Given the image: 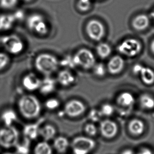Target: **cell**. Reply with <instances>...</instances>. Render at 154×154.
Masks as SVG:
<instances>
[{
  "instance_id": "cell-1",
  "label": "cell",
  "mask_w": 154,
  "mask_h": 154,
  "mask_svg": "<svg viewBox=\"0 0 154 154\" xmlns=\"http://www.w3.org/2000/svg\"><path fill=\"white\" fill-rule=\"evenodd\" d=\"M19 110L25 119H35L41 113V105L39 100L32 95H25L20 98L18 102Z\"/></svg>"
},
{
  "instance_id": "cell-2",
  "label": "cell",
  "mask_w": 154,
  "mask_h": 154,
  "mask_svg": "<svg viewBox=\"0 0 154 154\" xmlns=\"http://www.w3.org/2000/svg\"><path fill=\"white\" fill-rule=\"evenodd\" d=\"M34 64L39 72L46 76H50L57 69L60 61L53 55L42 53L36 57Z\"/></svg>"
},
{
  "instance_id": "cell-3",
  "label": "cell",
  "mask_w": 154,
  "mask_h": 154,
  "mask_svg": "<svg viewBox=\"0 0 154 154\" xmlns=\"http://www.w3.org/2000/svg\"><path fill=\"white\" fill-rule=\"evenodd\" d=\"M27 26L31 31L40 35H45L49 31L46 19L43 15L38 13H34L28 17Z\"/></svg>"
},
{
  "instance_id": "cell-4",
  "label": "cell",
  "mask_w": 154,
  "mask_h": 154,
  "mask_svg": "<svg viewBox=\"0 0 154 154\" xmlns=\"http://www.w3.org/2000/svg\"><path fill=\"white\" fill-rule=\"evenodd\" d=\"M73 57L76 66H79L85 69H92L96 64L94 54L87 48L80 49Z\"/></svg>"
},
{
  "instance_id": "cell-5",
  "label": "cell",
  "mask_w": 154,
  "mask_h": 154,
  "mask_svg": "<svg viewBox=\"0 0 154 154\" xmlns=\"http://www.w3.org/2000/svg\"><path fill=\"white\" fill-rule=\"evenodd\" d=\"M19 133L12 126H6L0 129V146L10 148L17 146L19 140Z\"/></svg>"
},
{
  "instance_id": "cell-6",
  "label": "cell",
  "mask_w": 154,
  "mask_h": 154,
  "mask_svg": "<svg viewBox=\"0 0 154 154\" xmlns=\"http://www.w3.org/2000/svg\"><path fill=\"white\" fill-rule=\"evenodd\" d=\"M141 43L135 38H127L119 44L117 50L119 53L128 57L137 56L142 51Z\"/></svg>"
},
{
  "instance_id": "cell-7",
  "label": "cell",
  "mask_w": 154,
  "mask_h": 154,
  "mask_svg": "<svg viewBox=\"0 0 154 154\" xmlns=\"http://www.w3.org/2000/svg\"><path fill=\"white\" fill-rule=\"evenodd\" d=\"M95 146L96 143L94 140L85 136L75 137L71 144L74 154H88Z\"/></svg>"
},
{
  "instance_id": "cell-8",
  "label": "cell",
  "mask_w": 154,
  "mask_h": 154,
  "mask_svg": "<svg viewBox=\"0 0 154 154\" xmlns=\"http://www.w3.org/2000/svg\"><path fill=\"white\" fill-rule=\"evenodd\" d=\"M86 32L91 40L100 41L105 34V28L102 22L96 19H92L86 25Z\"/></svg>"
},
{
  "instance_id": "cell-9",
  "label": "cell",
  "mask_w": 154,
  "mask_h": 154,
  "mask_svg": "<svg viewBox=\"0 0 154 154\" xmlns=\"http://www.w3.org/2000/svg\"><path fill=\"white\" fill-rule=\"evenodd\" d=\"M1 41L4 48L11 54H19L24 48L22 41L19 36L15 35L4 36L2 38Z\"/></svg>"
},
{
  "instance_id": "cell-10",
  "label": "cell",
  "mask_w": 154,
  "mask_h": 154,
  "mask_svg": "<svg viewBox=\"0 0 154 154\" xmlns=\"http://www.w3.org/2000/svg\"><path fill=\"white\" fill-rule=\"evenodd\" d=\"M86 106L83 103L77 100H72L66 103L65 113L70 117L75 118L81 116L85 112Z\"/></svg>"
},
{
  "instance_id": "cell-11",
  "label": "cell",
  "mask_w": 154,
  "mask_h": 154,
  "mask_svg": "<svg viewBox=\"0 0 154 154\" xmlns=\"http://www.w3.org/2000/svg\"><path fill=\"white\" fill-rule=\"evenodd\" d=\"M133 72L136 75H140L142 81L146 85L154 83V71L149 67L137 64L134 66Z\"/></svg>"
},
{
  "instance_id": "cell-12",
  "label": "cell",
  "mask_w": 154,
  "mask_h": 154,
  "mask_svg": "<svg viewBox=\"0 0 154 154\" xmlns=\"http://www.w3.org/2000/svg\"><path fill=\"white\" fill-rule=\"evenodd\" d=\"M118 126L114 121L106 119L100 122V131L104 137L107 139L114 137L118 133Z\"/></svg>"
},
{
  "instance_id": "cell-13",
  "label": "cell",
  "mask_w": 154,
  "mask_h": 154,
  "mask_svg": "<svg viewBox=\"0 0 154 154\" xmlns=\"http://www.w3.org/2000/svg\"><path fill=\"white\" fill-rule=\"evenodd\" d=\"M125 66V61L119 55L112 56L108 61L107 69L112 75H117L123 71Z\"/></svg>"
},
{
  "instance_id": "cell-14",
  "label": "cell",
  "mask_w": 154,
  "mask_h": 154,
  "mask_svg": "<svg viewBox=\"0 0 154 154\" xmlns=\"http://www.w3.org/2000/svg\"><path fill=\"white\" fill-rule=\"evenodd\" d=\"M42 80L37 75L33 73H29L23 77L22 80L24 88L29 91H34L39 90Z\"/></svg>"
},
{
  "instance_id": "cell-15",
  "label": "cell",
  "mask_w": 154,
  "mask_h": 154,
  "mask_svg": "<svg viewBox=\"0 0 154 154\" xmlns=\"http://www.w3.org/2000/svg\"><path fill=\"white\" fill-rule=\"evenodd\" d=\"M75 81V76L67 69L60 71L57 76V82L63 86H69L73 85Z\"/></svg>"
},
{
  "instance_id": "cell-16",
  "label": "cell",
  "mask_w": 154,
  "mask_h": 154,
  "mask_svg": "<svg viewBox=\"0 0 154 154\" xmlns=\"http://www.w3.org/2000/svg\"><path fill=\"white\" fill-rule=\"evenodd\" d=\"M150 24L149 19L145 14H139L134 18L132 21V26L134 29L138 31L145 30Z\"/></svg>"
},
{
  "instance_id": "cell-17",
  "label": "cell",
  "mask_w": 154,
  "mask_h": 154,
  "mask_svg": "<svg viewBox=\"0 0 154 154\" xmlns=\"http://www.w3.org/2000/svg\"><path fill=\"white\" fill-rule=\"evenodd\" d=\"M117 103L124 108L132 107L135 103V98L133 95L128 92L122 93L117 97Z\"/></svg>"
},
{
  "instance_id": "cell-18",
  "label": "cell",
  "mask_w": 154,
  "mask_h": 154,
  "mask_svg": "<svg viewBox=\"0 0 154 154\" xmlns=\"http://www.w3.org/2000/svg\"><path fill=\"white\" fill-rule=\"evenodd\" d=\"M145 128L144 122L140 119H133L128 124L129 132L134 136L141 135L144 133Z\"/></svg>"
},
{
  "instance_id": "cell-19",
  "label": "cell",
  "mask_w": 154,
  "mask_h": 154,
  "mask_svg": "<svg viewBox=\"0 0 154 154\" xmlns=\"http://www.w3.org/2000/svg\"><path fill=\"white\" fill-rule=\"evenodd\" d=\"M46 77L42 80L39 90L42 94L48 95L54 91L56 87V82L51 77Z\"/></svg>"
},
{
  "instance_id": "cell-20",
  "label": "cell",
  "mask_w": 154,
  "mask_h": 154,
  "mask_svg": "<svg viewBox=\"0 0 154 154\" xmlns=\"http://www.w3.org/2000/svg\"><path fill=\"white\" fill-rule=\"evenodd\" d=\"M56 134V128L50 124H48L40 128L39 135L41 136L45 141L52 140L55 136Z\"/></svg>"
},
{
  "instance_id": "cell-21",
  "label": "cell",
  "mask_w": 154,
  "mask_h": 154,
  "mask_svg": "<svg viewBox=\"0 0 154 154\" xmlns=\"http://www.w3.org/2000/svg\"><path fill=\"white\" fill-rule=\"evenodd\" d=\"M53 146L57 152L60 154L64 153L69 148V140L65 137L59 136L54 140Z\"/></svg>"
},
{
  "instance_id": "cell-22",
  "label": "cell",
  "mask_w": 154,
  "mask_h": 154,
  "mask_svg": "<svg viewBox=\"0 0 154 154\" xmlns=\"http://www.w3.org/2000/svg\"><path fill=\"white\" fill-rule=\"evenodd\" d=\"M15 17L12 15H2L0 16V30L6 31L12 27Z\"/></svg>"
},
{
  "instance_id": "cell-23",
  "label": "cell",
  "mask_w": 154,
  "mask_h": 154,
  "mask_svg": "<svg viewBox=\"0 0 154 154\" xmlns=\"http://www.w3.org/2000/svg\"><path fill=\"white\" fill-rule=\"evenodd\" d=\"M96 53L98 56L102 59L107 58L112 53V48L110 45L106 43H100L97 46Z\"/></svg>"
},
{
  "instance_id": "cell-24",
  "label": "cell",
  "mask_w": 154,
  "mask_h": 154,
  "mask_svg": "<svg viewBox=\"0 0 154 154\" xmlns=\"http://www.w3.org/2000/svg\"><path fill=\"white\" fill-rule=\"evenodd\" d=\"M140 103L143 108L150 110L154 108V97L149 94H143L140 97Z\"/></svg>"
},
{
  "instance_id": "cell-25",
  "label": "cell",
  "mask_w": 154,
  "mask_h": 154,
  "mask_svg": "<svg viewBox=\"0 0 154 154\" xmlns=\"http://www.w3.org/2000/svg\"><path fill=\"white\" fill-rule=\"evenodd\" d=\"M1 119L6 126H11L17 119V114L14 110L8 109L2 113Z\"/></svg>"
},
{
  "instance_id": "cell-26",
  "label": "cell",
  "mask_w": 154,
  "mask_h": 154,
  "mask_svg": "<svg viewBox=\"0 0 154 154\" xmlns=\"http://www.w3.org/2000/svg\"><path fill=\"white\" fill-rule=\"evenodd\" d=\"M52 147L46 141L38 143L34 149V154H52Z\"/></svg>"
},
{
  "instance_id": "cell-27",
  "label": "cell",
  "mask_w": 154,
  "mask_h": 154,
  "mask_svg": "<svg viewBox=\"0 0 154 154\" xmlns=\"http://www.w3.org/2000/svg\"><path fill=\"white\" fill-rule=\"evenodd\" d=\"M40 128L36 125H28L24 127V134L26 137L34 140L39 135Z\"/></svg>"
},
{
  "instance_id": "cell-28",
  "label": "cell",
  "mask_w": 154,
  "mask_h": 154,
  "mask_svg": "<svg viewBox=\"0 0 154 154\" xmlns=\"http://www.w3.org/2000/svg\"><path fill=\"white\" fill-rule=\"evenodd\" d=\"M99 111L102 117H109L113 114L115 108L112 105L109 103H105L101 106Z\"/></svg>"
},
{
  "instance_id": "cell-29",
  "label": "cell",
  "mask_w": 154,
  "mask_h": 154,
  "mask_svg": "<svg viewBox=\"0 0 154 154\" xmlns=\"http://www.w3.org/2000/svg\"><path fill=\"white\" fill-rule=\"evenodd\" d=\"M93 0H78L77 8L79 10L85 12L90 10L92 6Z\"/></svg>"
},
{
  "instance_id": "cell-30",
  "label": "cell",
  "mask_w": 154,
  "mask_h": 154,
  "mask_svg": "<svg viewBox=\"0 0 154 154\" xmlns=\"http://www.w3.org/2000/svg\"><path fill=\"white\" fill-rule=\"evenodd\" d=\"M92 69L94 74L98 77H103L106 74L107 69L102 63L95 64Z\"/></svg>"
},
{
  "instance_id": "cell-31",
  "label": "cell",
  "mask_w": 154,
  "mask_h": 154,
  "mask_svg": "<svg viewBox=\"0 0 154 154\" xmlns=\"http://www.w3.org/2000/svg\"><path fill=\"white\" fill-rule=\"evenodd\" d=\"M84 131L88 135L90 136H94L97 133L98 129L94 124L88 123L84 127Z\"/></svg>"
},
{
  "instance_id": "cell-32",
  "label": "cell",
  "mask_w": 154,
  "mask_h": 154,
  "mask_svg": "<svg viewBox=\"0 0 154 154\" xmlns=\"http://www.w3.org/2000/svg\"><path fill=\"white\" fill-rule=\"evenodd\" d=\"M60 64H61L63 66L66 67L69 69L74 68L76 66L75 63L73 60V56H66L60 62Z\"/></svg>"
},
{
  "instance_id": "cell-33",
  "label": "cell",
  "mask_w": 154,
  "mask_h": 154,
  "mask_svg": "<svg viewBox=\"0 0 154 154\" xmlns=\"http://www.w3.org/2000/svg\"><path fill=\"white\" fill-rule=\"evenodd\" d=\"M45 106L47 108L50 110H54L58 108L60 106V102L56 98L48 99L45 102Z\"/></svg>"
},
{
  "instance_id": "cell-34",
  "label": "cell",
  "mask_w": 154,
  "mask_h": 154,
  "mask_svg": "<svg viewBox=\"0 0 154 154\" xmlns=\"http://www.w3.org/2000/svg\"><path fill=\"white\" fill-rule=\"evenodd\" d=\"M18 0H0V6L4 8H11L14 7Z\"/></svg>"
},
{
  "instance_id": "cell-35",
  "label": "cell",
  "mask_w": 154,
  "mask_h": 154,
  "mask_svg": "<svg viewBox=\"0 0 154 154\" xmlns=\"http://www.w3.org/2000/svg\"><path fill=\"white\" fill-rule=\"evenodd\" d=\"M10 59L7 54L4 53H0V70L4 69L8 64Z\"/></svg>"
},
{
  "instance_id": "cell-36",
  "label": "cell",
  "mask_w": 154,
  "mask_h": 154,
  "mask_svg": "<svg viewBox=\"0 0 154 154\" xmlns=\"http://www.w3.org/2000/svg\"><path fill=\"white\" fill-rule=\"evenodd\" d=\"M89 117L91 121L94 122H97L99 121L100 118L102 117V116L100 115L99 110L93 109V110H91V112H90Z\"/></svg>"
},
{
  "instance_id": "cell-37",
  "label": "cell",
  "mask_w": 154,
  "mask_h": 154,
  "mask_svg": "<svg viewBox=\"0 0 154 154\" xmlns=\"http://www.w3.org/2000/svg\"><path fill=\"white\" fill-rule=\"evenodd\" d=\"M17 151L19 154H27L28 148L22 145H17Z\"/></svg>"
},
{
  "instance_id": "cell-38",
  "label": "cell",
  "mask_w": 154,
  "mask_h": 154,
  "mask_svg": "<svg viewBox=\"0 0 154 154\" xmlns=\"http://www.w3.org/2000/svg\"><path fill=\"white\" fill-rule=\"evenodd\" d=\"M138 154H153L152 152L148 148H143L140 151Z\"/></svg>"
},
{
  "instance_id": "cell-39",
  "label": "cell",
  "mask_w": 154,
  "mask_h": 154,
  "mask_svg": "<svg viewBox=\"0 0 154 154\" xmlns=\"http://www.w3.org/2000/svg\"><path fill=\"white\" fill-rule=\"evenodd\" d=\"M121 154H135L133 150L129 149H127L126 150H124Z\"/></svg>"
},
{
  "instance_id": "cell-40",
  "label": "cell",
  "mask_w": 154,
  "mask_h": 154,
  "mask_svg": "<svg viewBox=\"0 0 154 154\" xmlns=\"http://www.w3.org/2000/svg\"><path fill=\"white\" fill-rule=\"evenodd\" d=\"M150 48H151L152 51V53L154 54V40L152 41V43H151Z\"/></svg>"
},
{
  "instance_id": "cell-41",
  "label": "cell",
  "mask_w": 154,
  "mask_h": 154,
  "mask_svg": "<svg viewBox=\"0 0 154 154\" xmlns=\"http://www.w3.org/2000/svg\"><path fill=\"white\" fill-rule=\"evenodd\" d=\"M151 16L152 17V19L154 20V10L152 11V13H151Z\"/></svg>"
},
{
  "instance_id": "cell-42",
  "label": "cell",
  "mask_w": 154,
  "mask_h": 154,
  "mask_svg": "<svg viewBox=\"0 0 154 154\" xmlns=\"http://www.w3.org/2000/svg\"><path fill=\"white\" fill-rule=\"evenodd\" d=\"M23 1H24L25 2H31V1H33V0H23Z\"/></svg>"
},
{
  "instance_id": "cell-43",
  "label": "cell",
  "mask_w": 154,
  "mask_h": 154,
  "mask_svg": "<svg viewBox=\"0 0 154 154\" xmlns=\"http://www.w3.org/2000/svg\"><path fill=\"white\" fill-rule=\"evenodd\" d=\"M4 154H14V153H12V152H6V153H4Z\"/></svg>"
}]
</instances>
